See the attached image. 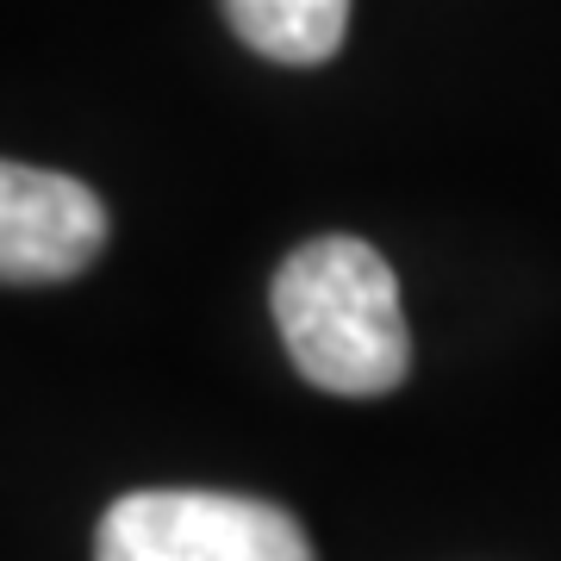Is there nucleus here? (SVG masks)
I'll return each instance as SVG.
<instances>
[{
  "label": "nucleus",
  "mask_w": 561,
  "mask_h": 561,
  "mask_svg": "<svg viewBox=\"0 0 561 561\" xmlns=\"http://www.w3.org/2000/svg\"><path fill=\"white\" fill-rule=\"evenodd\" d=\"M280 343L319 393L381 400L412 368L393 262L362 238H312L275 268L268 287Z\"/></svg>",
  "instance_id": "f257e3e1"
},
{
  "label": "nucleus",
  "mask_w": 561,
  "mask_h": 561,
  "mask_svg": "<svg viewBox=\"0 0 561 561\" xmlns=\"http://www.w3.org/2000/svg\"><path fill=\"white\" fill-rule=\"evenodd\" d=\"M94 561H319L294 512L206 486H144L106 505Z\"/></svg>",
  "instance_id": "f03ea898"
},
{
  "label": "nucleus",
  "mask_w": 561,
  "mask_h": 561,
  "mask_svg": "<svg viewBox=\"0 0 561 561\" xmlns=\"http://www.w3.org/2000/svg\"><path fill=\"white\" fill-rule=\"evenodd\" d=\"M106 250V206L94 187L57 169H0V275L7 287L76 280Z\"/></svg>",
  "instance_id": "7ed1b4c3"
},
{
  "label": "nucleus",
  "mask_w": 561,
  "mask_h": 561,
  "mask_svg": "<svg viewBox=\"0 0 561 561\" xmlns=\"http://www.w3.org/2000/svg\"><path fill=\"white\" fill-rule=\"evenodd\" d=\"M219 7L256 57L287 69L331 62L350 32V0H219Z\"/></svg>",
  "instance_id": "20e7f679"
}]
</instances>
